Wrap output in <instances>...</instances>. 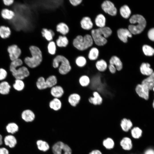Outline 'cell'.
Wrapping results in <instances>:
<instances>
[{"instance_id": "obj_1", "label": "cell", "mask_w": 154, "mask_h": 154, "mask_svg": "<svg viewBox=\"0 0 154 154\" xmlns=\"http://www.w3.org/2000/svg\"><path fill=\"white\" fill-rule=\"evenodd\" d=\"M112 33L111 29L108 27H105L92 29L91 32V36L93 41L98 46L105 45L107 42L106 39Z\"/></svg>"}, {"instance_id": "obj_2", "label": "cell", "mask_w": 154, "mask_h": 154, "mask_svg": "<svg viewBox=\"0 0 154 154\" xmlns=\"http://www.w3.org/2000/svg\"><path fill=\"white\" fill-rule=\"evenodd\" d=\"M129 20L131 24L128 26V29L132 34L137 35L140 33L146 27V21L141 15H133L130 17Z\"/></svg>"}, {"instance_id": "obj_3", "label": "cell", "mask_w": 154, "mask_h": 154, "mask_svg": "<svg viewBox=\"0 0 154 154\" xmlns=\"http://www.w3.org/2000/svg\"><path fill=\"white\" fill-rule=\"evenodd\" d=\"M29 49L32 56L26 57L25 58L24 62L29 67L35 68L38 66L42 62V53L39 48L36 46H31Z\"/></svg>"}, {"instance_id": "obj_4", "label": "cell", "mask_w": 154, "mask_h": 154, "mask_svg": "<svg viewBox=\"0 0 154 154\" xmlns=\"http://www.w3.org/2000/svg\"><path fill=\"white\" fill-rule=\"evenodd\" d=\"M52 66L54 68H58L59 73L62 75L67 74L72 69L68 60L65 57L61 55H57L54 59Z\"/></svg>"}, {"instance_id": "obj_5", "label": "cell", "mask_w": 154, "mask_h": 154, "mask_svg": "<svg viewBox=\"0 0 154 154\" xmlns=\"http://www.w3.org/2000/svg\"><path fill=\"white\" fill-rule=\"evenodd\" d=\"M93 40L91 36L86 34L84 36L78 35L74 40L73 44L75 47L80 50H84L93 45Z\"/></svg>"}, {"instance_id": "obj_6", "label": "cell", "mask_w": 154, "mask_h": 154, "mask_svg": "<svg viewBox=\"0 0 154 154\" xmlns=\"http://www.w3.org/2000/svg\"><path fill=\"white\" fill-rule=\"evenodd\" d=\"M52 151L54 154H72L71 148L62 141L56 143L52 147Z\"/></svg>"}, {"instance_id": "obj_7", "label": "cell", "mask_w": 154, "mask_h": 154, "mask_svg": "<svg viewBox=\"0 0 154 154\" xmlns=\"http://www.w3.org/2000/svg\"><path fill=\"white\" fill-rule=\"evenodd\" d=\"M102 9L106 13L112 16H114L117 13V9L114 4L109 0L104 1L101 5Z\"/></svg>"}, {"instance_id": "obj_8", "label": "cell", "mask_w": 154, "mask_h": 154, "mask_svg": "<svg viewBox=\"0 0 154 154\" xmlns=\"http://www.w3.org/2000/svg\"><path fill=\"white\" fill-rule=\"evenodd\" d=\"M11 72L16 79L22 80L28 77L30 74L29 70L25 66L20 67L18 69L16 68Z\"/></svg>"}, {"instance_id": "obj_9", "label": "cell", "mask_w": 154, "mask_h": 154, "mask_svg": "<svg viewBox=\"0 0 154 154\" xmlns=\"http://www.w3.org/2000/svg\"><path fill=\"white\" fill-rule=\"evenodd\" d=\"M149 90L147 85L142 83L137 84L135 88V92L137 95L145 100H147L149 98Z\"/></svg>"}, {"instance_id": "obj_10", "label": "cell", "mask_w": 154, "mask_h": 154, "mask_svg": "<svg viewBox=\"0 0 154 154\" xmlns=\"http://www.w3.org/2000/svg\"><path fill=\"white\" fill-rule=\"evenodd\" d=\"M7 51L12 61L19 58L21 53V49L17 45L15 44L9 46L7 48Z\"/></svg>"}, {"instance_id": "obj_11", "label": "cell", "mask_w": 154, "mask_h": 154, "mask_svg": "<svg viewBox=\"0 0 154 154\" xmlns=\"http://www.w3.org/2000/svg\"><path fill=\"white\" fill-rule=\"evenodd\" d=\"M88 101L90 104L93 105L100 106L102 104L103 99L100 93L97 91H94L92 93V96L88 98Z\"/></svg>"}, {"instance_id": "obj_12", "label": "cell", "mask_w": 154, "mask_h": 154, "mask_svg": "<svg viewBox=\"0 0 154 154\" xmlns=\"http://www.w3.org/2000/svg\"><path fill=\"white\" fill-rule=\"evenodd\" d=\"M117 34L119 39L125 43L127 42L128 38L132 37V34L128 29L126 28L119 29L117 31Z\"/></svg>"}, {"instance_id": "obj_13", "label": "cell", "mask_w": 154, "mask_h": 154, "mask_svg": "<svg viewBox=\"0 0 154 154\" xmlns=\"http://www.w3.org/2000/svg\"><path fill=\"white\" fill-rule=\"evenodd\" d=\"M10 148H13L16 145L17 140L13 135L9 134L5 136L3 138V143Z\"/></svg>"}, {"instance_id": "obj_14", "label": "cell", "mask_w": 154, "mask_h": 154, "mask_svg": "<svg viewBox=\"0 0 154 154\" xmlns=\"http://www.w3.org/2000/svg\"><path fill=\"white\" fill-rule=\"evenodd\" d=\"M50 93L54 98L59 99L64 94V90L62 86L56 85L51 88Z\"/></svg>"}, {"instance_id": "obj_15", "label": "cell", "mask_w": 154, "mask_h": 154, "mask_svg": "<svg viewBox=\"0 0 154 154\" xmlns=\"http://www.w3.org/2000/svg\"><path fill=\"white\" fill-rule=\"evenodd\" d=\"M81 98L78 94L74 93L71 94L68 98V102L72 107H76L80 102Z\"/></svg>"}, {"instance_id": "obj_16", "label": "cell", "mask_w": 154, "mask_h": 154, "mask_svg": "<svg viewBox=\"0 0 154 154\" xmlns=\"http://www.w3.org/2000/svg\"><path fill=\"white\" fill-rule=\"evenodd\" d=\"M22 119L27 122L33 121L35 118V115L31 110L27 109L23 111L21 114Z\"/></svg>"}, {"instance_id": "obj_17", "label": "cell", "mask_w": 154, "mask_h": 154, "mask_svg": "<svg viewBox=\"0 0 154 154\" xmlns=\"http://www.w3.org/2000/svg\"><path fill=\"white\" fill-rule=\"evenodd\" d=\"M109 64L114 65L117 71H121L123 68V64L120 58L116 56L111 57L109 60Z\"/></svg>"}, {"instance_id": "obj_18", "label": "cell", "mask_w": 154, "mask_h": 154, "mask_svg": "<svg viewBox=\"0 0 154 154\" xmlns=\"http://www.w3.org/2000/svg\"><path fill=\"white\" fill-rule=\"evenodd\" d=\"M95 65L96 70L99 72L103 73L108 70V65L106 61L103 59L97 61Z\"/></svg>"}, {"instance_id": "obj_19", "label": "cell", "mask_w": 154, "mask_h": 154, "mask_svg": "<svg viewBox=\"0 0 154 154\" xmlns=\"http://www.w3.org/2000/svg\"><path fill=\"white\" fill-rule=\"evenodd\" d=\"M120 146L125 151L131 150L133 147L131 140L128 137H125L122 138L120 142Z\"/></svg>"}, {"instance_id": "obj_20", "label": "cell", "mask_w": 154, "mask_h": 154, "mask_svg": "<svg viewBox=\"0 0 154 154\" xmlns=\"http://www.w3.org/2000/svg\"><path fill=\"white\" fill-rule=\"evenodd\" d=\"M120 125L123 131L127 132L132 128L133 125L130 119L124 118L121 120Z\"/></svg>"}, {"instance_id": "obj_21", "label": "cell", "mask_w": 154, "mask_h": 154, "mask_svg": "<svg viewBox=\"0 0 154 154\" xmlns=\"http://www.w3.org/2000/svg\"><path fill=\"white\" fill-rule=\"evenodd\" d=\"M80 24L82 28L86 30H90L93 27V23L90 18L88 17H84L80 21Z\"/></svg>"}, {"instance_id": "obj_22", "label": "cell", "mask_w": 154, "mask_h": 154, "mask_svg": "<svg viewBox=\"0 0 154 154\" xmlns=\"http://www.w3.org/2000/svg\"><path fill=\"white\" fill-rule=\"evenodd\" d=\"M91 81L90 77L86 74L82 75L78 79V82L80 85L83 88L88 87L90 84Z\"/></svg>"}, {"instance_id": "obj_23", "label": "cell", "mask_w": 154, "mask_h": 154, "mask_svg": "<svg viewBox=\"0 0 154 154\" xmlns=\"http://www.w3.org/2000/svg\"><path fill=\"white\" fill-rule=\"evenodd\" d=\"M49 106L51 109L55 111H57L61 109L62 103L59 99L54 98L50 101Z\"/></svg>"}, {"instance_id": "obj_24", "label": "cell", "mask_w": 154, "mask_h": 154, "mask_svg": "<svg viewBox=\"0 0 154 154\" xmlns=\"http://www.w3.org/2000/svg\"><path fill=\"white\" fill-rule=\"evenodd\" d=\"M19 129L18 125L15 123L11 122L8 123L5 126V129L9 134L13 135L17 132Z\"/></svg>"}, {"instance_id": "obj_25", "label": "cell", "mask_w": 154, "mask_h": 154, "mask_svg": "<svg viewBox=\"0 0 154 154\" xmlns=\"http://www.w3.org/2000/svg\"><path fill=\"white\" fill-rule=\"evenodd\" d=\"M150 67V64L148 63H142L140 67V72L144 75L148 76L150 75L153 72Z\"/></svg>"}, {"instance_id": "obj_26", "label": "cell", "mask_w": 154, "mask_h": 154, "mask_svg": "<svg viewBox=\"0 0 154 154\" xmlns=\"http://www.w3.org/2000/svg\"><path fill=\"white\" fill-rule=\"evenodd\" d=\"M95 22L96 25L99 28L105 27L106 19L104 16L102 14H100L96 16Z\"/></svg>"}, {"instance_id": "obj_27", "label": "cell", "mask_w": 154, "mask_h": 154, "mask_svg": "<svg viewBox=\"0 0 154 154\" xmlns=\"http://www.w3.org/2000/svg\"><path fill=\"white\" fill-rule=\"evenodd\" d=\"M121 16L125 19L129 18L131 13V10L128 6L125 5L121 6L119 10Z\"/></svg>"}, {"instance_id": "obj_28", "label": "cell", "mask_w": 154, "mask_h": 154, "mask_svg": "<svg viewBox=\"0 0 154 154\" xmlns=\"http://www.w3.org/2000/svg\"><path fill=\"white\" fill-rule=\"evenodd\" d=\"M142 84H145L149 90H152L154 86V72L147 78L144 79Z\"/></svg>"}, {"instance_id": "obj_29", "label": "cell", "mask_w": 154, "mask_h": 154, "mask_svg": "<svg viewBox=\"0 0 154 154\" xmlns=\"http://www.w3.org/2000/svg\"><path fill=\"white\" fill-rule=\"evenodd\" d=\"M11 31L10 28L4 26L0 27V37L3 39H7L11 35Z\"/></svg>"}, {"instance_id": "obj_30", "label": "cell", "mask_w": 154, "mask_h": 154, "mask_svg": "<svg viewBox=\"0 0 154 154\" xmlns=\"http://www.w3.org/2000/svg\"><path fill=\"white\" fill-rule=\"evenodd\" d=\"M1 14L3 18L7 20L12 19L15 15L14 12L7 9H2Z\"/></svg>"}, {"instance_id": "obj_31", "label": "cell", "mask_w": 154, "mask_h": 154, "mask_svg": "<svg viewBox=\"0 0 154 154\" xmlns=\"http://www.w3.org/2000/svg\"><path fill=\"white\" fill-rule=\"evenodd\" d=\"M99 55V51L96 47L92 48L90 50L88 55L89 59L91 61H94L97 60Z\"/></svg>"}, {"instance_id": "obj_32", "label": "cell", "mask_w": 154, "mask_h": 154, "mask_svg": "<svg viewBox=\"0 0 154 154\" xmlns=\"http://www.w3.org/2000/svg\"><path fill=\"white\" fill-rule=\"evenodd\" d=\"M130 132L132 137L135 139L140 138L142 135L143 133L141 129L137 127H132L130 130Z\"/></svg>"}, {"instance_id": "obj_33", "label": "cell", "mask_w": 154, "mask_h": 154, "mask_svg": "<svg viewBox=\"0 0 154 154\" xmlns=\"http://www.w3.org/2000/svg\"><path fill=\"white\" fill-rule=\"evenodd\" d=\"M37 88L39 90H42L47 88L46 79L43 76L39 77L36 82Z\"/></svg>"}, {"instance_id": "obj_34", "label": "cell", "mask_w": 154, "mask_h": 154, "mask_svg": "<svg viewBox=\"0 0 154 154\" xmlns=\"http://www.w3.org/2000/svg\"><path fill=\"white\" fill-rule=\"evenodd\" d=\"M46 82L47 88H51L56 85L57 79L55 75H51L46 79Z\"/></svg>"}, {"instance_id": "obj_35", "label": "cell", "mask_w": 154, "mask_h": 154, "mask_svg": "<svg viewBox=\"0 0 154 154\" xmlns=\"http://www.w3.org/2000/svg\"><path fill=\"white\" fill-rule=\"evenodd\" d=\"M10 88V86L7 82H2L0 84V93L3 95L7 94L9 92Z\"/></svg>"}, {"instance_id": "obj_36", "label": "cell", "mask_w": 154, "mask_h": 154, "mask_svg": "<svg viewBox=\"0 0 154 154\" xmlns=\"http://www.w3.org/2000/svg\"><path fill=\"white\" fill-rule=\"evenodd\" d=\"M41 33L42 36L48 41L51 40L54 35V33L52 30L45 28L42 29Z\"/></svg>"}, {"instance_id": "obj_37", "label": "cell", "mask_w": 154, "mask_h": 154, "mask_svg": "<svg viewBox=\"0 0 154 154\" xmlns=\"http://www.w3.org/2000/svg\"><path fill=\"white\" fill-rule=\"evenodd\" d=\"M56 30L62 35H65L68 33L69 29L66 24L61 23L57 25Z\"/></svg>"}, {"instance_id": "obj_38", "label": "cell", "mask_w": 154, "mask_h": 154, "mask_svg": "<svg viewBox=\"0 0 154 154\" xmlns=\"http://www.w3.org/2000/svg\"><path fill=\"white\" fill-rule=\"evenodd\" d=\"M38 149L40 150L46 151L49 148V146L47 143L42 140H38L37 142Z\"/></svg>"}, {"instance_id": "obj_39", "label": "cell", "mask_w": 154, "mask_h": 154, "mask_svg": "<svg viewBox=\"0 0 154 154\" xmlns=\"http://www.w3.org/2000/svg\"><path fill=\"white\" fill-rule=\"evenodd\" d=\"M103 146L107 149H113L114 146V142L112 139L110 137H108L103 141Z\"/></svg>"}, {"instance_id": "obj_40", "label": "cell", "mask_w": 154, "mask_h": 154, "mask_svg": "<svg viewBox=\"0 0 154 154\" xmlns=\"http://www.w3.org/2000/svg\"><path fill=\"white\" fill-rule=\"evenodd\" d=\"M56 42L59 47H66L68 44V41L66 37L60 36L56 40Z\"/></svg>"}, {"instance_id": "obj_41", "label": "cell", "mask_w": 154, "mask_h": 154, "mask_svg": "<svg viewBox=\"0 0 154 154\" xmlns=\"http://www.w3.org/2000/svg\"><path fill=\"white\" fill-rule=\"evenodd\" d=\"M75 62L78 66L80 68H82L86 66L87 61L84 57L80 56L77 57L76 59Z\"/></svg>"}, {"instance_id": "obj_42", "label": "cell", "mask_w": 154, "mask_h": 154, "mask_svg": "<svg viewBox=\"0 0 154 154\" xmlns=\"http://www.w3.org/2000/svg\"><path fill=\"white\" fill-rule=\"evenodd\" d=\"M142 50L144 54L146 56H150L154 54V49L148 45L145 44L143 45Z\"/></svg>"}, {"instance_id": "obj_43", "label": "cell", "mask_w": 154, "mask_h": 154, "mask_svg": "<svg viewBox=\"0 0 154 154\" xmlns=\"http://www.w3.org/2000/svg\"><path fill=\"white\" fill-rule=\"evenodd\" d=\"M23 63V61L20 58L12 61L10 66V71L11 72L18 66L22 65Z\"/></svg>"}, {"instance_id": "obj_44", "label": "cell", "mask_w": 154, "mask_h": 154, "mask_svg": "<svg viewBox=\"0 0 154 154\" xmlns=\"http://www.w3.org/2000/svg\"><path fill=\"white\" fill-rule=\"evenodd\" d=\"M13 87L16 90L21 91L24 89L25 84L22 80L16 79L15 84L13 85Z\"/></svg>"}, {"instance_id": "obj_45", "label": "cell", "mask_w": 154, "mask_h": 154, "mask_svg": "<svg viewBox=\"0 0 154 154\" xmlns=\"http://www.w3.org/2000/svg\"><path fill=\"white\" fill-rule=\"evenodd\" d=\"M48 48L49 53L52 55L55 53L56 46L55 43L53 41L50 42L48 44Z\"/></svg>"}, {"instance_id": "obj_46", "label": "cell", "mask_w": 154, "mask_h": 154, "mask_svg": "<svg viewBox=\"0 0 154 154\" xmlns=\"http://www.w3.org/2000/svg\"><path fill=\"white\" fill-rule=\"evenodd\" d=\"M108 70L109 72L112 74H116L117 71L116 67L111 64H109L108 65Z\"/></svg>"}, {"instance_id": "obj_47", "label": "cell", "mask_w": 154, "mask_h": 154, "mask_svg": "<svg viewBox=\"0 0 154 154\" xmlns=\"http://www.w3.org/2000/svg\"><path fill=\"white\" fill-rule=\"evenodd\" d=\"M7 73L6 71L4 69L0 68V80L4 79L6 77Z\"/></svg>"}, {"instance_id": "obj_48", "label": "cell", "mask_w": 154, "mask_h": 154, "mask_svg": "<svg viewBox=\"0 0 154 154\" xmlns=\"http://www.w3.org/2000/svg\"><path fill=\"white\" fill-rule=\"evenodd\" d=\"M149 38L152 41H154V28L150 29L148 33Z\"/></svg>"}, {"instance_id": "obj_49", "label": "cell", "mask_w": 154, "mask_h": 154, "mask_svg": "<svg viewBox=\"0 0 154 154\" xmlns=\"http://www.w3.org/2000/svg\"><path fill=\"white\" fill-rule=\"evenodd\" d=\"M143 154H154V148L151 147L147 148L143 152Z\"/></svg>"}, {"instance_id": "obj_50", "label": "cell", "mask_w": 154, "mask_h": 154, "mask_svg": "<svg viewBox=\"0 0 154 154\" xmlns=\"http://www.w3.org/2000/svg\"><path fill=\"white\" fill-rule=\"evenodd\" d=\"M0 154H9V152L6 147H0Z\"/></svg>"}, {"instance_id": "obj_51", "label": "cell", "mask_w": 154, "mask_h": 154, "mask_svg": "<svg viewBox=\"0 0 154 154\" xmlns=\"http://www.w3.org/2000/svg\"><path fill=\"white\" fill-rule=\"evenodd\" d=\"M70 3L74 6H77L80 4L82 1V0H70Z\"/></svg>"}, {"instance_id": "obj_52", "label": "cell", "mask_w": 154, "mask_h": 154, "mask_svg": "<svg viewBox=\"0 0 154 154\" xmlns=\"http://www.w3.org/2000/svg\"><path fill=\"white\" fill-rule=\"evenodd\" d=\"M4 4L7 6L12 5L14 1L13 0H3V1Z\"/></svg>"}, {"instance_id": "obj_53", "label": "cell", "mask_w": 154, "mask_h": 154, "mask_svg": "<svg viewBox=\"0 0 154 154\" xmlns=\"http://www.w3.org/2000/svg\"><path fill=\"white\" fill-rule=\"evenodd\" d=\"M89 154H102V153L99 150H94L90 152Z\"/></svg>"}, {"instance_id": "obj_54", "label": "cell", "mask_w": 154, "mask_h": 154, "mask_svg": "<svg viewBox=\"0 0 154 154\" xmlns=\"http://www.w3.org/2000/svg\"><path fill=\"white\" fill-rule=\"evenodd\" d=\"M3 143V138L2 135L0 134V146Z\"/></svg>"}, {"instance_id": "obj_55", "label": "cell", "mask_w": 154, "mask_h": 154, "mask_svg": "<svg viewBox=\"0 0 154 154\" xmlns=\"http://www.w3.org/2000/svg\"><path fill=\"white\" fill-rule=\"evenodd\" d=\"M127 154H143V153H131L129 151H127Z\"/></svg>"}, {"instance_id": "obj_56", "label": "cell", "mask_w": 154, "mask_h": 154, "mask_svg": "<svg viewBox=\"0 0 154 154\" xmlns=\"http://www.w3.org/2000/svg\"><path fill=\"white\" fill-rule=\"evenodd\" d=\"M153 108H154V100L153 101Z\"/></svg>"}, {"instance_id": "obj_57", "label": "cell", "mask_w": 154, "mask_h": 154, "mask_svg": "<svg viewBox=\"0 0 154 154\" xmlns=\"http://www.w3.org/2000/svg\"><path fill=\"white\" fill-rule=\"evenodd\" d=\"M153 90L154 91V87H153Z\"/></svg>"}]
</instances>
